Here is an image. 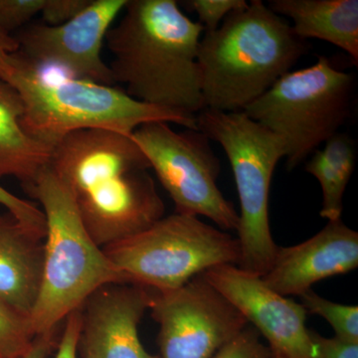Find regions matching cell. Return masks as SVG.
<instances>
[{
  "instance_id": "cell-24",
  "label": "cell",
  "mask_w": 358,
  "mask_h": 358,
  "mask_svg": "<svg viewBox=\"0 0 358 358\" xmlns=\"http://www.w3.org/2000/svg\"><path fill=\"white\" fill-rule=\"evenodd\" d=\"M46 0H0V30L11 34L41 13Z\"/></svg>"
},
{
  "instance_id": "cell-10",
  "label": "cell",
  "mask_w": 358,
  "mask_h": 358,
  "mask_svg": "<svg viewBox=\"0 0 358 358\" xmlns=\"http://www.w3.org/2000/svg\"><path fill=\"white\" fill-rule=\"evenodd\" d=\"M148 308L159 324V358H212L249 324L202 274L180 288L150 291Z\"/></svg>"
},
{
  "instance_id": "cell-20",
  "label": "cell",
  "mask_w": 358,
  "mask_h": 358,
  "mask_svg": "<svg viewBox=\"0 0 358 358\" xmlns=\"http://www.w3.org/2000/svg\"><path fill=\"white\" fill-rule=\"evenodd\" d=\"M34 338L30 320L0 303V358L22 357Z\"/></svg>"
},
{
  "instance_id": "cell-14",
  "label": "cell",
  "mask_w": 358,
  "mask_h": 358,
  "mask_svg": "<svg viewBox=\"0 0 358 358\" xmlns=\"http://www.w3.org/2000/svg\"><path fill=\"white\" fill-rule=\"evenodd\" d=\"M358 266V233L339 219L303 243L279 247L263 275L266 285L282 296H301L315 282L346 274Z\"/></svg>"
},
{
  "instance_id": "cell-23",
  "label": "cell",
  "mask_w": 358,
  "mask_h": 358,
  "mask_svg": "<svg viewBox=\"0 0 358 358\" xmlns=\"http://www.w3.org/2000/svg\"><path fill=\"white\" fill-rule=\"evenodd\" d=\"M272 352L260 341L255 327H245L212 358H271Z\"/></svg>"
},
{
  "instance_id": "cell-9",
  "label": "cell",
  "mask_w": 358,
  "mask_h": 358,
  "mask_svg": "<svg viewBox=\"0 0 358 358\" xmlns=\"http://www.w3.org/2000/svg\"><path fill=\"white\" fill-rule=\"evenodd\" d=\"M131 136L173 199L176 213L204 216L219 229L238 230L239 214L217 185L220 160L203 133L176 131L169 122H150Z\"/></svg>"
},
{
  "instance_id": "cell-8",
  "label": "cell",
  "mask_w": 358,
  "mask_h": 358,
  "mask_svg": "<svg viewBox=\"0 0 358 358\" xmlns=\"http://www.w3.org/2000/svg\"><path fill=\"white\" fill-rule=\"evenodd\" d=\"M355 76L320 56L287 73L243 110L284 141L289 171L338 133L352 110Z\"/></svg>"
},
{
  "instance_id": "cell-6",
  "label": "cell",
  "mask_w": 358,
  "mask_h": 358,
  "mask_svg": "<svg viewBox=\"0 0 358 358\" xmlns=\"http://www.w3.org/2000/svg\"><path fill=\"white\" fill-rule=\"evenodd\" d=\"M196 117L199 131L222 147L234 174L241 209L239 267L262 277L279 248L271 233L268 196L275 166L286 157L284 141L244 112L205 108Z\"/></svg>"
},
{
  "instance_id": "cell-1",
  "label": "cell",
  "mask_w": 358,
  "mask_h": 358,
  "mask_svg": "<svg viewBox=\"0 0 358 358\" xmlns=\"http://www.w3.org/2000/svg\"><path fill=\"white\" fill-rule=\"evenodd\" d=\"M48 166L67 185L101 248L164 217L150 162L131 136L103 129L74 131L51 150Z\"/></svg>"
},
{
  "instance_id": "cell-15",
  "label": "cell",
  "mask_w": 358,
  "mask_h": 358,
  "mask_svg": "<svg viewBox=\"0 0 358 358\" xmlns=\"http://www.w3.org/2000/svg\"><path fill=\"white\" fill-rule=\"evenodd\" d=\"M44 239L10 215H0V303L30 320L38 299Z\"/></svg>"
},
{
  "instance_id": "cell-25",
  "label": "cell",
  "mask_w": 358,
  "mask_h": 358,
  "mask_svg": "<svg viewBox=\"0 0 358 358\" xmlns=\"http://www.w3.org/2000/svg\"><path fill=\"white\" fill-rule=\"evenodd\" d=\"M91 0H46L42 9L45 24L58 26L76 17Z\"/></svg>"
},
{
  "instance_id": "cell-12",
  "label": "cell",
  "mask_w": 358,
  "mask_h": 358,
  "mask_svg": "<svg viewBox=\"0 0 358 358\" xmlns=\"http://www.w3.org/2000/svg\"><path fill=\"white\" fill-rule=\"evenodd\" d=\"M202 275L267 339L271 352L284 358H319L301 303L275 293L262 278L239 266H215Z\"/></svg>"
},
{
  "instance_id": "cell-18",
  "label": "cell",
  "mask_w": 358,
  "mask_h": 358,
  "mask_svg": "<svg viewBox=\"0 0 358 358\" xmlns=\"http://www.w3.org/2000/svg\"><path fill=\"white\" fill-rule=\"evenodd\" d=\"M355 148L345 134L336 133L317 150L306 164V171L319 181L322 192L320 216L329 221L339 220L346 186L355 166Z\"/></svg>"
},
{
  "instance_id": "cell-17",
  "label": "cell",
  "mask_w": 358,
  "mask_h": 358,
  "mask_svg": "<svg viewBox=\"0 0 358 358\" xmlns=\"http://www.w3.org/2000/svg\"><path fill=\"white\" fill-rule=\"evenodd\" d=\"M23 114L17 90L0 79V178H16L29 193L50 152L26 134L21 126Z\"/></svg>"
},
{
  "instance_id": "cell-22",
  "label": "cell",
  "mask_w": 358,
  "mask_h": 358,
  "mask_svg": "<svg viewBox=\"0 0 358 358\" xmlns=\"http://www.w3.org/2000/svg\"><path fill=\"white\" fill-rule=\"evenodd\" d=\"M248 4L246 0H189L185 2L186 8L199 15L197 22L204 28V32L217 29L231 13L246 8Z\"/></svg>"
},
{
  "instance_id": "cell-11",
  "label": "cell",
  "mask_w": 358,
  "mask_h": 358,
  "mask_svg": "<svg viewBox=\"0 0 358 358\" xmlns=\"http://www.w3.org/2000/svg\"><path fill=\"white\" fill-rule=\"evenodd\" d=\"M127 3L128 0H91L64 24L22 28L14 36L18 52L37 67L53 66L73 79L113 86L114 78L101 52L106 35Z\"/></svg>"
},
{
  "instance_id": "cell-29",
  "label": "cell",
  "mask_w": 358,
  "mask_h": 358,
  "mask_svg": "<svg viewBox=\"0 0 358 358\" xmlns=\"http://www.w3.org/2000/svg\"><path fill=\"white\" fill-rule=\"evenodd\" d=\"M56 346V331L35 336L31 346L20 358H47Z\"/></svg>"
},
{
  "instance_id": "cell-21",
  "label": "cell",
  "mask_w": 358,
  "mask_h": 358,
  "mask_svg": "<svg viewBox=\"0 0 358 358\" xmlns=\"http://www.w3.org/2000/svg\"><path fill=\"white\" fill-rule=\"evenodd\" d=\"M0 205L25 229L37 237L46 236V219L43 211L29 200L20 199L0 185Z\"/></svg>"
},
{
  "instance_id": "cell-28",
  "label": "cell",
  "mask_w": 358,
  "mask_h": 358,
  "mask_svg": "<svg viewBox=\"0 0 358 358\" xmlns=\"http://www.w3.org/2000/svg\"><path fill=\"white\" fill-rule=\"evenodd\" d=\"M20 50L15 37L0 30V79L7 82L11 73V56Z\"/></svg>"
},
{
  "instance_id": "cell-4",
  "label": "cell",
  "mask_w": 358,
  "mask_h": 358,
  "mask_svg": "<svg viewBox=\"0 0 358 358\" xmlns=\"http://www.w3.org/2000/svg\"><path fill=\"white\" fill-rule=\"evenodd\" d=\"M7 83L22 99V129L49 152L67 134L81 129H110L131 136L150 122L199 129L196 115L148 105L113 86L73 78L49 81L20 52L11 56Z\"/></svg>"
},
{
  "instance_id": "cell-5",
  "label": "cell",
  "mask_w": 358,
  "mask_h": 358,
  "mask_svg": "<svg viewBox=\"0 0 358 358\" xmlns=\"http://www.w3.org/2000/svg\"><path fill=\"white\" fill-rule=\"evenodd\" d=\"M29 194L41 203L46 219L43 275L30 317L36 336L57 331L98 289L127 282L89 234L67 185L48 164Z\"/></svg>"
},
{
  "instance_id": "cell-27",
  "label": "cell",
  "mask_w": 358,
  "mask_h": 358,
  "mask_svg": "<svg viewBox=\"0 0 358 358\" xmlns=\"http://www.w3.org/2000/svg\"><path fill=\"white\" fill-rule=\"evenodd\" d=\"M319 350V358H358V343H346L338 338H327L313 333Z\"/></svg>"
},
{
  "instance_id": "cell-26",
  "label": "cell",
  "mask_w": 358,
  "mask_h": 358,
  "mask_svg": "<svg viewBox=\"0 0 358 358\" xmlns=\"http://www.w3.org/2000/svg\"><path fill=\"white\" fill-rule=\"evenodd\" d=\"M82 327V308L68 315L55 358H77Z\"/></svg>"
},
{
  "instance_id": "cell-2",
  "label": "cell",
  "mask_w": 358,
  "mask_h": 358,
  "mask_svg": "<svg viewBox=\"0 0 358 358\" xmlns=\"http://www.w3.org/2000/svg\"><path fill=\"white\" fill-rule=\"evenodd\" d=\"M203 32L176 0H128L105 38L115 83L141 102L196 115L204 109L197 63Z\"/></svg>"
},
{
  "instance_id": "cell-3",
  "label": "cell",
  "mask_w": 358,
  "mask_h": 358,
  "mask_svg": "<svg viewBox=\"0 0 358 358\" xmlns=\"http://www.w3.org/2000/svg\"><path fill=\"white\" fill-rule=\"evenodd\" d=\"M308 53L305 40L261 0L204 32L197 63L204 109L243 112Z\"/></svg>"
},
{
  "instance_id": "cell-13",
  "label": "cell",
  "mask_w": 358,
  "mask_h": 358,
  "mask_svg": "<svg viewBox=\"0 0 358 358\" xmlns=\"http://www.w3.org/2000/svg\"><path fill=\"white\" fill-rule=\"evenodd\" d=\"M150 291L128 284L98 289L82 307L79 345L84 358H159L141 345L138 326Z\"/></svg>"
},
{
  "instance_id": "cell-16",
  "label": "cell",
  "mask_w": 358,
  "mask_h": 358,
  "mask_svg": "<svg viewBox=\"0 0 358 358\" xmlns=\"http://www.w3.org/2000/svg\"><path fill=\"white\" fill-rule=\"evenodd\" d=\"M268 8L293 21L301 40L320 39L338 47L358 62L357 0H270Z\"/></svg>"
},
{
  "instance_id": "cell-7",
  "label": "cell",
  "mask_w": 358,
  "mask_h": 358,
  "mask_svg": "<svg viewBox=\"0 0 358 358\" xmlns=\"http://www.w3.org/2000/svg\"><path fill=\"white\" fill-rule=\"evenodd\" d=\"M103 250L127 284L154 292L180 288L215 266L241 263L237 238L196 216L179 213Z\"/></svg>"
},
{
  "instance_id": "cell-30",
  "label": "cell",
  "mask_w": 358,
  "mask_h": 358,
  "mask_svg": "<svg viewBox=\"0 0 358 358\" xmlns=\"http://www.w3.org/2000/svg\"><path fill=\"white\" fill-rule=\"evenodd\" d=\"M271 358H284V357H280V355H275V353L272 352V357H271Z\"/></svg>"
},
{
  "instance_id": "cell-31",
  "label": "cell",
  "mask_w": 358,
  "mask_h": 358,
  "mask_svg": "<svg viewBox=\"0 0 358 358\" xmlns=\"http://www.w3.org/2000/svg\"></svg>"
},
{
  "instance_id": "cell-19",
  "label": "cell",
  "mask_w": 358,
  "mask_h": 358,
  "mask_svg": "<svg viewBox=\"0 0 358 358\" xmlns=\"http://www.w3.org/2000/svg\"><path fill=\"white\" fill-rule=\"evenodd\" d=\"M307 312L324 317L333 327L336 338L358 343V307L334 303L315 294L312 289L301 296Z\"/></svg>"
}]
</instances>
